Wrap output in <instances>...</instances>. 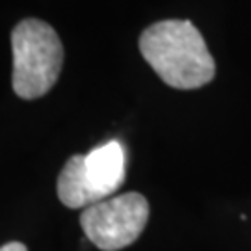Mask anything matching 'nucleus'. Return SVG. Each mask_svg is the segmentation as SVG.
<instances>
[{
	"label": "nucleus",
	"mask_w": 251,
	"mask_h": 251,
	"mask_svg": "<svg viewBox=\"0 0 251 251\" xmlns=\"http://www.w3.org/2000/svg\"><path fill=\"white\" fill-rule=\"evenodd\" d=\"M140 50L162 80L177 90H198L216 75L214 58L190 21L151 25L140 37Z\"/></svg>",
	"instance_id": "nucleus-1"
},
{
	"label": "nucleus",
	"mask_w": 251,
	"mask_h": 251,
	"mask_svg": "<svg viewBox=\"0 0 251 251\" xmlns=\"http://www.w3.org/2000/svg\"><path fill=\"white\" fill-rule=\"evenodd\" d=\"M13 91L21 99L43 97L52 88L63 63V47L50 25L25 19L11 32Z\"/></svg>",
	"instance_id": "nucleus-2"
},
{
	"label": "nucleus",
	"mask_w": 251,
	"mask_h": 251,
	"mask_svg": "<svg viewBox=\"0 0 251 251\" xmlns=\"http://www.w3.org/2000/svg\"><path fill=\"white\" fill-rule=\"evenodd\" d=\"M123 180L125 149L114 140L65 162L58 177V198L67 208H88L110 198Z\"/></svg>",
	"instance_id": "nucleus-3"
},
{
	"label": "nucleus",
	"mask_w": 251,
	"mask_h": 251,
	"mask_svg": "<svg viewBox=\"0 0 251 251\" xmlns=\"http://www.w3.org/2000/svg\"><path fill=\"white\" fill-rule=\"evenodd\" d=\"M149 220V203L138 192H126L84 208L80 225L91 244L119 251L138 240Z\"/></svg>",
	"instance_id": "nucleus-4"
},
{
	"label": "nucleus",
	"mask_w": 251,
	"mask_h": 251,
	"mask_svg": "<svg viewBox=\"0 0 251 251\" xmlns=\"http://www.w3.org/2000/svg\"><path fill=\"white\" fill-rule=\"evenodd\" d=\"M0 251H28L26 246L21 242H8L4 246H0Z\"/></svg>",
	"instance_id": "nucleus-5"
}]
</instances>
